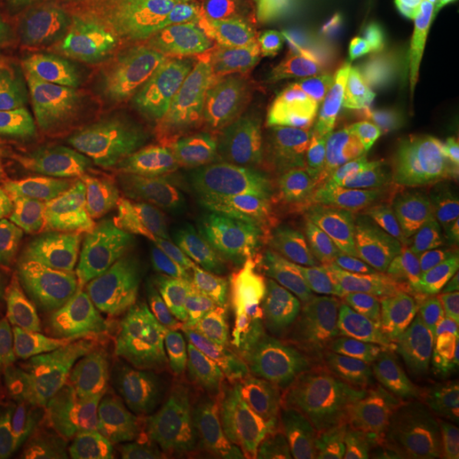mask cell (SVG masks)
Here are the masks:
<instances>
[{
  "instance_id": "21",
  "label": "cell",
  "mask_w": 459,
  "mask_h": 459,
  "mask_svg": "<svg viewBox=\"0 0 459 459\" xmlns=\"http://www.w3.org/2000/svg\"><path fill=\"white\" fill-rule=\"evenodd\" d=\"M26 420L19 441L45 459L89 458L91 405L60 394H21Z\"/></svg>"
},
{
  "instance_id": "18",
  "label": "cell",
  "mask_w": 459,
  "mask_h": 459,
  "mask_svg": "<svg viewBox=\"0 0 459 459\" xmlns=\"http://www.w3.org/2000/svg\"><path fill=\"white\" fill-rule=\"evenodd\" d=\"M407 248L439 264L459 248V150L429 155L411 186Z\"/></svg>"
},
{
  "instance_id": "35",
  "label": "cell",
  "mask_w": 459,
  "mask_h": 459,
  "mask_svg": "<svg viewBox=\"0 0 459 459\" xmlns=\"http://www.w3.org/2000/svg\"><path fill=\"white\" fill-rule=\"evenodd\" d=\"M0 459H45L41 458L38 453H34L31 447L26 444L4 437L0 439Z\"/></svg>"
},
{
  "instance_id": "12",
  "label": "cell",
  "mask_w": 459,
  "mask_h": 459,
  "mask_svg": "<svg viewBox=\"0 0 459 459\" xmlns=\"http://www.w3.org/2000/svg\"><path fill=\"white\" fill-rule=\"evenodd\" d=\"M290 83L333 116L394 115L429 91L426 81L390 47L330 53Z\"/></svg>"
},
{
  "instance_id": "38",
  "label": "cell",
  "mask_w": 459,
  "mask_h": 459,
  "mask_svg": "<svg viewBox=\"0 0 459 459\" xmlns=\"http://www.w3.org/2000/svg\"><path fill=\"white\" fill-rule=\"evenodd\" d=\"M89 2H108V4H113V5H132V4H138V2H145V0H89Z\"/></svg>"
},
{
  "instance_id": "16",
  "label": "cell",
  "mask_w": 459,
  "mask_h": 459,
  "mask_svg": "<svg viewBox=\"0 0 459 459\" xmlns=\"http://www.w3.org/2000/svg\"><path fill=\"white\" fill-rule=\"evenodd\" d=\"M160 359L172 379V419L186 439L206 434L233 413L242 394L229 359L178 347L164 351Z\"/></svg>"
},
{
  "instance_id": "4",
  "label": "cell",
  "mask_w": 459,
  "mask_h": 459,
  "mask_svg": "<svg viewBox=\"0 0 459 459\" xmlns=\"http://www.w3.org/2000/svg\"><path fill=\"white\" fill-rule=\"evenodd\" d=\"M332 117L293 89L252 94L199 142L191 181L210 206L248 204L267 193Z\"/></svg>"
},
{
  "instance_id": "11",
  "label": "cell",
  "mask_w": 459,
  "mask_h": 459,
  "mask_svg": "<svg viewBox=\"0 0 459 459\" xmlns=\"http://www.w3.org/2000/svg\"><path fill=\"white\" fill-rule=\"evenodd\" d=\"M87 459H186L191 451L172 419V379L162 359L91 405Z\"/></svg>"
},
{
  "instance_id": "20",
  "label": "cell",
  "mask_w": 459,
  "mask_h": 459,
  "mask_svg": "<svg viewBox=\"0 0 459 459\" xmlns=\"http://www.w3.org/2000/svg\"><path fill=\"white\" fill-rule=\"evenodd\" d=\"M56 184L45 148L21 136H0V221L48 213Z\"/></svg>"
},
{
  "instance_id": "26",
  "label": "cell",
  "mask_w": 459,
  "mask_h": 459,
  "mask_svg": "<svg viewBox=\"0 0 459 459\" xmlns=\"http://www.w3.org/2000/svg\"><path fill=\"white\" fill-rule=\"evenodd\" d=\"M429 155L459 150V94L427 91L413 102Z\"/></svg>"
},
{
  "instance_id": "32",
  "label": "cell",
  "mask_w": 459,
  "mask_h": 459,
  "mask_svg": "<svg viewBox=\"0 0 459 459\" xmlns=\"http://www.w3.org/2000/svg\"><path fill=\"white\" fill-rule=\"evenodd\" d=\"M26 75L22 55L0 31V87L19 83Z\"/></svg>"
},
{
  "instance_id": "28",
  "label": "cell",
  "mask_w": 459,
  "mask_h": 459,
  "mask_svg": "<svg viewBox=\"0 0 459 459\" xmlns=\"http://www.w3.org/2000/svg\"><path fill=\"white\" fill-rule=\"evenodd\" d=\"M396 459H459V434L426 424L411 427L398 441Z\"/></svg>"
},
{
  "instance_id": "9",
  "label": "cell",
  "mask_w": 459,
  "mask_h": 459,
  "mask_svg": "<svg viewBox=\"0 0 459 459\" xmlns=\"http://www.w3.org/2000/svg\"><path fill=\"white\" fill-rule=\"evenodd\" d=\"M235 364L248 392L264 402L295 405L344 426H364L371 417V396L358 366L341 349L290 354L237 347Z\"/></svg>"
},
{
  "instance_id": "33",
  "label": "cell",
  "mask_w": 459,
  "mask_h": 459,
  "mask_svg": "<svg viewBox=\"0 0 459 459\" xmlns=\"http://www.w3.org/2000/svg\"><path fill=\"white\" fill-rule=\"evenodd\" d=\"M186 459H242L230 449L227 439L210 437L191 447Z\"/></svg>"
},
{
  "instance_id": "25",
  "label": "cell",
  "mask_w": 459,
  "mask_h": 459,
  "mask_svg": "<svg viewBox=\"0 0 459 459\" xmlns=\"http://www.w3.org/2000/svg\"><path fill=\"white\" fill-rule=\"evenodd\" d=\"M269 422L282 451L291 459H335L327 426L308 411L265 402Z\"/></svg>"
},
{
  "instance_id": "15",
  "label": "cell",
  "mask_w": 459,
  "mask_h": 459,
  "mask_svg": "<svg viewBox=\"0 0 459 459\" xmlns=\"http://www.w3.org/2000/svg\"><path fill=\"white\" fill-rule=\"evenodd\" d=\"M339 296L359 333L394 337L424 327L436 315L434 276L411 264L368 271Z\"/></svg>"
},
{
  "instance_id": "29",
  "label": "cell",
  "mask_w": 459,
  "mask_h": 459,
  "mask_svg": "<svg viewBox=\"0 0 459 459\" xmlns=\"http://www.w3.org/2000/svg\"><path fill=\"white\" fill-rule=\"evenodd\" d=\"M396 405L413 420L459 434L458 394H396Z\"/></svg>"
},
{
  "instance_id": "10",
  "label": "cell",
  "mask_w": 459,
  "mask_h": 459,
  "mask_svg": "<svg viewBox=\"0 0 459 459\" xmlns=\"http://www.w3.org/2000/svg\"><path fill=\"white\" fill-rule=\"evenodd\" d=\"M49 337L89 352L123 358L162 354L186 332L181 316L128 291L81 295L38 316Z\"/></svg>"
},
{
  "instance_id": "13",
  "label": "cell",
  "mask_w": 459,
  "mask_h": 459,
  "mask_svg": "<svg viewBox=\"0 0 459 459\" xmlns=\"http://www.w3.org/2000/svg\"><path fill=\"white\" fill-rule=\"evenodd\" d=\"M49 147L89 164L155 178L167 162L162 138L138 117L113 108L72 106L45 123Z\"/></svg>"
},
{
  "instance_id": "24",
  "label": "cell",
  "mask_w": 459,
  "mask_h": 459,
  "mask_svg": "<svg viewBox=\"0 0 459 459\" xmlns=\"http://www.w3.org/2000/svg\"><path fill=\"white\" fill-rule=\"evenodd\" d=\"M394 49L434 91L459 94V39H426L402 26Z\"/></svg>"
},
{
  "instance_id": "5",
  "label": "cell",
  "mask_w": 459,
  "mask_h": 459,
  "mask_svg": "<svg viewBox=\"0 0 459 459\" xmlns=\"http://www.w3.org/2000/svg\"><path fill=\"white\" fill-rule=\"evenodd\" d=\"M392 123L383 115L333 116L267 189L264 213L296 244L315 246Z\"/></svg>"
},
{
  "instance_id": "2",
  "label": "cell",
  "mask_w": 459,
  "mask_h": 459,
  "mask_svg": "<svg viewBox=\"0 0 459 459\" xmlns=\"http://www.w3.org/2000/svg\"><path fill=\"white\" fill-rule=\"evenodd\" d=\"M293 259L257 231L216 230L148 264L134 286L208 337L229 335L250 315L290 293Z\"/></svg>"
},
{
  "instance_id": "31",
  "label": "cell",
  "mask_w": 459,
  "mask_h": 459,
  "mask_svg": "<svg viewBox=\"0 0 459 459\" xmlns=\"http://www.w3.org/2000/svg\"><path fill=\"white\" fill-rule=\"evenodd\" d=\"M26 420V402L9 377L0 375V439L19 432Z\"/></svg>"
},
{
  "instance_id": "23",
  "label": "cell",
  "mask_w": 459,
  "mask_h": 459,
  "mask_svg": "<svg viewBox=\"0 0 459 459\" xmlns=\"http://www.w3.org/2000/svg\"><path fill=\"white\" fill-rule=\"evenodd\" d=\"M402 31V5L394 0L358 2L328 38L320 58L341 49L390 47ZM318 58V60H320Z\"/></svg>"
},
{
  "instance_id": "3",
  "label": "cell",
  "mask_w": 459,
  "mask_h": 459,
  "mask_svg": "<svg viewBox=\"0 0 459 459\" xmlns=\"http://www.w3.org/2000/svg\"><path fill=\"white\" fill-rule=\"evenodd\" d=\"M394 115L392 128L345 196L333 225L312 247L310 269L320 290L339 295L352 279L407 248L411 186L426 147L413 104Z\"/></svg>"
},
{
  "instance_id": "36",
  "label": "cell",
  "mask_w": 459,
  "mask_h": 459,
  "mask_svg": "<svg viewBox=\"0 0 459 459\" xmlns=\"http://www.w3.org/2000/svg\"><path fill=\"white\" fill-rule=\"evenodd\" d=\"M7 352H9V345H7V335L4 328V318H2V305H0V362H5Z\"/></svg>"
},
{
  "instance_id": "14",
  "label": "cell",
  "mask_w": 459,
  "mask_h": 459,
  "mask_svg": "<svg viewBox=\"0 0 459 459\" xmlns=\"http://www.w3.org/2000/svg\"><path fill=\"white\" fill-rule=\"evenodd\" d=\"M237 347H263L290 354L342 349L359 330L342 298L325 290L286 293L229 333Z\"/></svg>"
},
{
  "instance_id": "1",
  "label": "cell",
  "mask_w": 459,
  "mask_h": 459,
  "mask_svg": "<svg viewBox=\"0 0 459 459\" xmlns=\"http://www.w3.org/2000/svg\"><path fill=\"white\" fill-rule=\"evenodd\" d=\"M356 0H145L119 7L140 31L204 49L240 81L281 85L318 62Z\"/></svg>"
},
{
  "instance_id": "30",
  "label": "cell",
  "mask_w": 459,
  "mask_h": 459,
  "mask_svg": "<svg viewBox=\"0 0 459 459\" xmlns=\"http://www.w3.org/2000/svg\"><path fill=\"white\" fill-rule=\"evenodd\" d=\"M436 313L446 324L459 325V248L439 263L434 274Z\"/></svg>"
},
{
  "instance_id": "27",
  "label": "cell",
  "mask_w": 459,
  "mask_h": 459,
  "mask_svg": "<svg viewBox=\"0 0 459 459\" xmlns=\"http://www.w3.org/2000/svg\"><path fill=\"white\" fill-rule=\"evenodd\" d=\"M402 26L426 39H459V0H405Z\"/></svg>"
},
{
  "instance_id": "22",
  "label": "cell",
  "mask_w": 459,
  "mask_h": 459,
  "mask_svg": "<svg viewBox=\"0 0 459 459\" xmlns=\"http://www.w3.org/2000/svg\"><path fill=\"white\" fill-rule=\"evenodd\" d=\"M72 267V247L51 214L0 221V271L55 279Z\"/></svg>"
},
{
  "instance_id": "37",
  "label": "cell",
  "mask_w": 459,
  "mask_h": 459,
  "mask_svg": "<svg viewBox=\"0 0 459 459\" xmlns=\"http://www.w3.org/2000/svg\"><path fill=\"white\" fill-rule=\"evenodd\" d=\"M358 459H392L383 449H371L368 453H364Z\"/></svg>"
},
{
  "instance_id": "34",
  "label": "cell",
  "mask_w": 459,
  "mask_h": 459,
  "mask_svg": "<svg viewBox=\"0 0 459 459\" xmlns=\"http://www.w3.org/2000/svg\"><path fill=\"white\" fill-rule=\"evenodd\" d=\"M17 9L30 17L49 16L58 13L72 0H14Z\"/></svg>"
},
{
  "instance_id": "39",
  "label": "cell",
  "mask_w": 459,
  "mask_h": 459,
  "mask_svg": "<svg viewBox=\"0 0 459 459\" xmlns=\"http://www.w3.org/2000/svg\"><path fill=\"white\" fill-rule=\"evenodd\" d=\"M356 2H377V0H356Z\"/></svg>"
},
{
  "instance_id": "7",
  "label": "cell",
  "mask_w": 459,
  "mask_h": 459,
  "mask_svg": "<svg viewBox=\"0 0 459 459\" xmlns=\"http://www.w3.org/2000/svg\"><path fill=\"white\" fill-rule=\"evenodd\" d=\"M145 45L109 99L132 115L193 128L221 115L240 81L210 53L179 38L142 31Z\"/></svg>"
},
{
  "instance_id": "8",
  "label": "cell",
  "mask_w": 459,
  "mask_h": 459,
  "mask_svg": "<svg viewBox=\"0 0 459 459\" xmlns=\"http://www.w3.org/2000/svg\"><path fill=\"white\" fill-rule=\"evenodd\" d=\"M145 36L117 5L83 4L55 16L36 41V66L45 87L85 94L115 87L136 64Z\"/></svg>"
},
{
  "instance_id": "17",
  "label": "cell",
  "mask_w": 459,
  "mask_h": 459,
  "mask_svg": "<svg viewBox=\"0 0 459 459\" xmlns=\"http://www.w3.org/2000/svg\"><path fill=\"white\" fill-rule=\"evenodd\" d=\"M152 361L87 351L9 362L7 377L21 394H60L94 405L130 385Z\"/></svg>"
},
{
  "instance_id": "6",
  "label": "cell",
  "mask_w": 459,
  "mask_h": 459,
  "mask_svg": "<svg viewBox=\"0 0 459 459\" xmlns=\"http://www.w3.org/2000/svg\"><path fill=\"white\" fill-rule=\"evenodd\" d=\"M72 246L83 263H116L152 240L167 212L153 178L89 164L49 147Z\"/></svg>"
},
{
  "instance_id": "19",
  "label": "cell",
  "mask_w": 459,
  "mask_h": 459,
  "mask_svg": "<svg viewBox=\"0 0 459 459\" xmlns=\"http://www.w3.org/2000/svg\"><path fill=\"white\" fill-rule=\"evenodd\" d=\"M394 394H458L459 325H424L394 335L379 351Z\"/></svg>"
}]
</instances>
